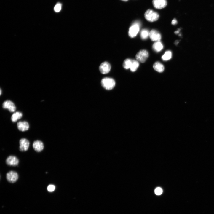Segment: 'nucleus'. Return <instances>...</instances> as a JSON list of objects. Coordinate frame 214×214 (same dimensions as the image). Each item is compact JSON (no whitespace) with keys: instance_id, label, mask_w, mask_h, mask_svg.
<instances>
[{"instance_id":"1","label":"nucleus","mask_w":214,"mask_h":214,"mask_svg":"<svg viewBox=\"0 0 214 214\" xmlns=\"http://www.w3.org/2000/svg\"><path fill=\"white\" fill-rule=\"evenodd\" d=\"M102 86L107 90H111L115 87L116 82L112 78L106 77L103 79L101 81Z\"/></svg>"},{"instance_id":"2","label":"nucleus","mask_w":214,"mask_h":214,"mask_svg":"<svg viewBox=\"0 0 214 214\" xmlns=\"http://www.w3.org/2000/svg\"><path fill=\"white\" fill-rule=\"evenodd\" d=\"M140 25V23L138 21L132 23L129 31V35L131 38H134L137 36L139 31Z\"/></svg>"},{"instance_id":"3","label":"nucleus","mask_w":214,"mask_h":214,"mask_svg":"<svg viewBox=\"0 0 214 214\" xmlns=\"http://www.w3.org/2000/svg\"><path fill=\"white\" fill-rule=\"evenodd\" d=\"M144 17L147 21L151 22L157 21L159 17L157 12L151 9H148L145 12Z\"/></svg>"},{"instance_id":"4","label":"nucleus","mask_w":214,"mask_h":214,"mask_svg":"<svg viewBox=\"0 0 214 214\" xmlns=\"http://www.w3.org/2000/svg\"><path fill=\"white\" fill-rule=\"evenodd\" d=\"M149 56L148 52L146 50H140L136 54V58L137 60L141 63H145Z\"/></svg>"},{"instance_id":"5","label":"nucleus","mask_w":214,"mask_h":214,"mask_svg":"<svg viewBox=\"0 0 214 214\" xmlns=\"http://www.w3.org/2000/svg\"><path fill=\"white\" fill-rule=\"evenodd\" d=\"M152 3L154 7L158 9H163L167 5V0H153Z\"/></svg>"},{"instance_id":"6","label":"nucleus","mask_w":214,"mask_h":214,"mask_svg":"<svg viewBox=\"0 0 214 214\" xmlns=\"http://www.w3.org/2000/svg\"><path fill=\"white\" fill-rule=\"evenodd\" d=\"M3 107L4 109H8L11 112H15L16 109V106L15 103L10 100L5 101L3 104Z\"/></svg>"},{"instance_id":"7","label":"nucleus","mask_w":214,"mask_h":214,"mask_svg":"<svg viewBox=\"0 0 214 214\" xmlns=\"http://www.w3.org/2000/svg\"><path fill=\"white\" fill-rule=\"evenodd\" d=\"M6 178L10 183H14L16 182L19 178L18 173L14 171H11L7 174Z\"/></svg>"},{"instance_id":"8","label":"nucleus","mask_w":214,"mask_h":214,"mask_svg":"<svg viewBox=\"0 0 214 214\" xmlns=\"http://www.w3.org/2000/svg\"><path fill=\"white\" fill-rule=\"evenodd\" d=\"M149 36L151 40L154 41H160L162 39L160 33L155 30H153L150 32Z\"/></svg>"},{"instance_id":"9","label":"nucleus","mask_w":214,"mask_h":214,"mask_svg":"<svg viewBox=\"0 0 214 214\" xmlns=\"http://www.w3.org/2000/svg\"><path fill=\"white\" fill-rule=\"evenodd\" d=\"M20 150L21 151L25 152L28 150L30 143L29 141L27 139L22 138L20 140Z\"/></svg>"},{"instance_id":"10","label":"nucleus","mask_w":214,"mask_h":214,"mask_svg":"<svg viewBox=\"0 0 214 214\" xmlns=\"http://www.w3.org/2000/svg\"><path fill=\"white\" fill-rule=\"evenodd\" d=\"M111 68L110 64L108 62H104L102 63L99 67L100 72L102 74H105L108 73Z\"/></svg>"},{"instance_id":"11","label":"nucleus","mask_w":214,"mask_h":214,"mask_svg":"<svg viewBox=\"0 0 214 214\" xmlns=\"http://www.w3.org/2000/svg\"><path fill=\"white\" fill-rule=\"evenodd\" d=\"M18 159L15 156H11L7 158L6 160L7 164L11 166H17L19 163Z\"/></svg>"},{"instance_id":"12","label":"nucleus","mask_w":214,"mask_h":214,"mask_svg":"<svg viewBox=\"0 0 214 214\" xmlns=\"http://www.w3.org/2000/svg\"><path fill=\"white\" fill-rule=\"evenodd\" d=\"M33 146L34 150L38 152H41L44 148L43 143L40 140L35 141L33 143Z\"/></svg>"},{"instance_id":"13","label":"nucleus","mask_w":214,"mask_h":214,"mask_svg":"<svg viewBox=\"0 0 214 214\" xmlns=\"http://www.w3.org/2000/svg\"><path fill=\"white\" fill-rule=\"evenodd\" d=\"M17 127L20 131L24 132L29 129V123L26 121H20L17 123Z\"/></svg>"},{"instance_id":"14","label":"nucleus","mask_w":214,"mask_h":214,"mask_svg":"<svg viewBox=\"0 0 214 214\" xmlns=\"http://www.w3.org/2000/svg\"><path fill=\"white\" fill-rule=\"evenodd\" d=\"M153 67L156 71L159 73L163 72L165 70L164 66L159 62H156L154 64Z\"/></svg>"},{"instance_id":"15","label":"nucleus","mask_w":214,"mask_h":214,"mask_svg":"<svg viewBox=\"0 0 214 214\" xmlns=\"http://www.w3.org/2000/svg\"><path fill=\"white\" fill-rule=\"evenodd\" d=\"M153 49L156 52H161L163 49L164 46L162 44L160 41L155 42L152 47Z\"/></svg>"},{"instance_id":"16","label":"nucleus","mask_w":214,"mask_h":214,"mask_svg":"<svg viewBox=\"0 0 214 214\" xmlns=\"http://www.w3.org/2000/svg\"><path fill=\"white\" fill-rule=\"evenodd\" d=\"M23 116V114L21 112H17L15 113L12 116L11 120L13 122H16L20 119Z\"/></svg>"},{"instance_id":"17","label":"nucleus","mask_w":214,"mask_h":214,"mask_svg":"<svg viewBox=\"0 0 214 214\" xmlns=\"http://www.w3.org/2000/svg\"><path fill=\"white\" fill-rule=\"evenodd\" d=\"M132 59H127L124 61L123 67L125 69H128L130 68L132 62Z\"/></svg>"},{"instance_id":"18","label":"nucleus","mask_w":214,"mask_h":214,"mask_svg":"<svg viewBox=\"0 0 214 214\" xmlns=\"http://www.w3.org/2000/svg\"><path fill=\"white\" fill-rule=\"evenodd\" d=\"M139 66V62L136 60H133L132 63L130 68L131 71L134 72L136 71Z\"/></svg>"},{"instance_id":"19","label":"nucleus","mask_w":214,"mask_h":214,"mask_svg":"<svg viewBox=\"0 0 214 214\" xmlns=\"http://www.w3.org/2000/svg\"><path fill=\"white\" fill-rule=\"evenodd\" d=\"M149 33L148 30L147 29L142 30L140 32L141 38L143 40L147 39L149 36Z\"/></svg>"},{"instance_id":"20","label":"nucleus","mask_w":214,"mask_h":214,"mask_svg":"<svg viewBox=\"0 0 214 214\" xmlns=\"http://www.w3.org/2000/svg\"><path fill=\"white\" fill-rule=\"evenodd\" d=\"M172 57V53L170 51H166L164 54L162 56V60L165 61H167L170 60Z\"/></svg>"},{"instance_id":"21","label":"nucleus","mask_w":214,"mask_h":214,"mask_svg":"<svg viewBox=\"0 0 214 214\" xmlns=\"http://www.w3.org/2000/svg\"><path fill=\"white\" fill-rule=\"evenodd\" d=\"M62 5L60 3L57 4L54 7V10L56 12H59L61 10Z\"/></svg>"},{"instance_id":"22","label":"nucleus","mask_w":214,"mask_h":214,"mask_svg":"<svg viewBox=\"0 0 214 214\" xmlns=\"http://www.w3.org/2000/svg\"><path fill=\"white\" fill-rule=\"evenodd\" d=\"M162 192L163 191L162 189L160 187L157 188L155 190V193L157 195H160L162 194Z\"/></svg>"},{"instance_id":"23","label":"nucleus","mask_w":214,"mask_h":214,"mask_svg":"<svg viewBox=\"0 0 214 214\" xmlns=\"http://www.w3.org/2000/svg\"><path fill=\"white\" fill-rule=\"evenodd\" d=\"M55 187L53 185H50L47 187L48 191L50 192L53 191L55 189Z\"/></svg>"},{"instance_id":"24","label":"nucleus","mask_w":214,"mask_h":214,"mask_svg":"<svg viewBox=\"0 0 214 214\" xmlns=\"http://www.w3.org/2000/svg\"><path fill=\"white\" fill-rule=\"evenodd\" d=\"M177 21L176 19H174L172 21V24L173 25H175L177 24Z\"/></svg>"},{"instance_id":"25","label":"nucleus","mask_w":214,"mask_h":214,"mask_svg":"<svg viewBox=\"0 0 214 214\" xmlns=\"http://www.w3.org/2000/svg\"><path fill=\"white\" fill-rule=\"evenodd\" d=\"M181 31V29H178L177 31L175 32V33L176 34H178L179 33V32Z\"/></svg>"},{"instance_id":"26","label":"nucleus","mask_w":214,"mask_h":214,"mask_svg":"<svg viewBox=\"0 0 214 214\" xmlns=\"http://www.w3.org/2000/svg\"><path fill=\"white\" fill-rule=\"evenodd\" d=\"M179 43V41L178 40H177L175 42V44L176 45H177Z\"/></svg>"},{"instance_id":"27","label":"nucleus","mask_w":214,"mask_h":214,"mask_svg":"<svg viewBox=\"0 0 214 214\" xmlns=\"http://www.w3.org/2000/svg\"><path fill=\"white\" fill-rule=\"evenodd\" d=\"M121 1H123L127 2V1L128 0H121Z\"/></svg>"},{"instance_id":"28","label":"nucleus","mask_w":214,"mask_h":214,"mask_svg":"<svg viewBox=\"0 0 214 214\" xmlns=\"http://www.w3.org/2000/svg\"><path fill=\"white\" fill-rule=\"evenodd\" d=\"M0 91H1V92H0V94H1V93H2V90H1H1H0Z\"/></svg>"}]
</instances>
